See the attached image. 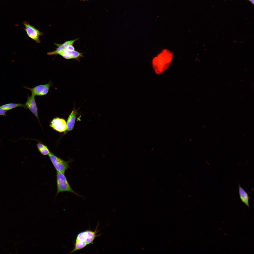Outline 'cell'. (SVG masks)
<instances>
[{
	"mask_svg": "<svg viewBox=\"0 0 254 254\" xmlns=\"http://www.w3.org/2000/svg\"><path fill=\"white\" fill-rule=\"evenodd\" d=\"M172 54L167 50H163L153 60L152 64L156 73L159 74L169 67L172 61Z\"/></svg>",
	"mask_w": 254,
	"mask_h": 254,
	"instance_id": "cell-1",
	"label": "cell"
},
{
	"mask_svg": "<svg viewBox=\"0 0 254 254\" xmlns=\"http://www.w3.org/2000/svg\"><path fill=\"white\" fill-rule=\"evenodd\" d=\"M56 184L57 190L56 195L61 192H68L81 196L72 189L64 173L57 172Z\"/></svg>",
	"mask_w": 254,
	"mask_h": 254,
	"instance_id": "cell-2",
	"label": "cell"
},
{
	"mask_svg": "<svg viewBox=\"0 0 254 254\" xmlns=\"http://www.w3.org/2000/svg\"><path fill=\"white\" fill-rule=\"evenodd\" d=\"M48 155L57 172L64 173L66 170L70 168L69 165L70 161H65L50 151Z\"/></svg>",
	"mask_w": 254,
	"mask_h": 254,
	"instance_id": "cell-3",
	"label": "cell"
},
{
	"mask_svg": "<svg viewBox=\"0 0 254 254\" xmlns=\"http://www.w3.org/2000/svg\"><path fill=\"white\" fill-rule=\"evenodd\" d=\"M22 23L25 27V28L23 29L26 31L28 36L37 43H40L41 41L39 37L43 35V33L30 25L28 22L24 21Z\"/></svg>",
	"mask_w": 254,
	"mask_h": 254,
	"instance_id": "cell-4",
	"label": "cell"
},
{
	"mask_svg": "<svg viewBox=\"0 0 254 254\" xmlns=\"http://www.w3.org/2000/svg\"><path fill=\"white\" fill-rule=\"evenodd\" d=\"M52 83L50 81L47 84L38 85L33 88H30L24 86L25 88L29 89L32 93V95L36 96H41L46 95L49 92Z\"/></svg>",
	"mask_w": 254,
	"mask_h": 254,
	"instance_id": "cell-5",
	"label": "cell"
},
{
	"mask_svg": "<svg viewBox=\"0 0 254 254\" xmlns=\"http://www.w3.org/2000/svg\"><path fill=\"white\" fill-rule=\"evenodd\" d=\"M49 125L53 130L60 132H64L67 130L65 120L58 117L54 118L50 122Z\"/></svg>",
	"mask_w": 254,
	"mask_h": 254,
	"instance_id": "cell-6",
	"label": "cell"
},
{
	"mask_svg": "<svg viewBox=\"0 0 254 254\" xmlns=\"http://www.w3.org/2000/svg\"><path fill=\"white\" fill-rule=\"evenodd\" d=\"M27 100L25 104L27 109L28 108L39 120L38 114V109L35 101V96L28 95Z\"/></svg>",
	"mask_w": 254,
	"mask_h": 254,
	"instance_id": "cell-7",
	"label": "cell"
},
{
	"mask_svg": "<svg viewBox=\"0 0 254 254\" xmlns=\"http://www.w3.org/2000/svg\"><path fill=\"white\" fill-rule=\"evenodd\" d=\"M78 39V38H77L74 40L68 41L62 44L55 43L54 44L58 47L57 48L55 51L48 52L47 54L50 55L59 54L60 52L65 49L69 46L73 45Z\"/></svg>",
	"mask_w": 254,
	"mask_h": 254,
	"instance_id": "cell-8",
	"label": "cell"
},
{
	"mask_svg": "<svg viewBox=\"0 0 254 254\" xmlns=\"http://www.w3.org/2000/svg\"><path fill=\"white\" fill-rule=\"evenodd\" d=\"M77 113V110L75 109L74 107L71 113L68 116L66 123L68 131H71L73 128Z\"/></svg>",
	"mask_w": 254,
	"mask_h": 254,
	"instance_id": "cell-9",
	"label": "cell"
},
{
	"mask_svg": "<svg viewBox=\"0 0 254 254\" xmlns=\"http://www.w3.org/2000/svg\"><path fill=\"white\" fill-rule=\"evenodd\" d=\"M238 189L239 197L241 201L250 208L249 202L250 197L249 194L239 184L238 185Z\"/></svg>",
	"mask_w": 254,
	"mask_h": 254,
	"instance_id": "cell-10",
	"label": "cell"
},
{
	"mask_svg": "<svg viewBox=\"0 0 254 254\" xmlns=\"http://www.w3.org/2000/svg\"><path fill=\"white\" fill-rule=\"evenodd\" d=\"M97 227L96 230L95 231H92L91 230H87V237L85 242L87 245L93 243V242L95 238L99 236V235L96 234L98 232L97 231Z\"/></svg>",
	"mask_w": 254,
	"mask_h": 254,
	"instance_id": "cell-11",
	"label": "cell"
},
{
	"mask_svg": "<svg viewBox=\"0 0 254 254\" xmlns=\"http://www.w3.org/2000/svg\"><path fill=\"white\" fill-rule=\"evenodd\" d=\"M20 107H23L27 109L25 104H22L20 103H7L2 105L0 107V108L7 111Z\"/></svg>",
	"mask_w": 254,
	"mask_h": 254,
	"instance_id": "cell-12",
	"label": "cell"
},
{
	"mask_svg": "<svg viewBox=\"0 0 254 254\" xmlns=\"http://www.w3.org/2000/svg\"><path fill=\"white\" fill-rule=\"evenodd\" d=\"M37 147L40 152L44 155H48L50 151L47 147L43 144L38 143L36 144Z\"/></svg>",
	"mask_w": 254,
	"mask_h": 254,
	"instance_id": "cell-13",
	"label": "cell"
},
{
	"mask_svg": "<svg viewBox=\"0 0 254 254\" xmlns=\"http://www.w3.org/2000/svg\"><path fill=\"white\" fill-rule=\"evenodd\" d=\"M64 52L68 54L70 56L71 59H75L78 60L80 58L83 57L82 53L75 50L73 51H69L66 49L63 51Z\"/></svg>",
	"mask_w": 254,
	"mask_h": 254,
	"instance_id": "cell-14",
	"label": "cell"
},
{
	"mask_svg": "<svg viewBox=\"0 0 254 254\" xmlns=\"http://www.w3.org/2000/svg\"><path fill=\"white\" fill-rule=\"evenodd\" d=\"M87 234V230L80 233L77 235L75 242L86 243L85 240Z\"/></svg>",
	"mask_w": 254,
	"mask_h": 254,
	"instance_id": "cell-15",
	"label": "cell"
},
{
	"mask_svg": "<svg viewBox=\"0 0 254 254\" xmlns=\"http://www.w3.org/2000/svg\"><path fill=\"white\" fill-rule=\"evenodd\" d=\"M59 54L62 56L65 59H71L70 56L68 54L63 51L60 52Z\"/></svg>",
	"mask_w": 254,
	"mask_h": 254,
	"instance_id": "cell-16",
	"label": "cell"
},
{
	"mask_svg": "<svg viewBox=\"0 0 254 254\" xmlns=\"http://www.w3.org/2000/svg\"><path fill=\"white\" fill-rule=\"evenodd\" d=\"M65 49L69 51H71L75 50V49L73 45H71L68 46Z\"/></svg>",
	"mask_w": 254,
	"mask_h": 254,
	"instance_id": "cell-17",
	"label": "cell"
},
{
	"mask_svg": "<svg viewBox=\"0 0 254 254\" xmlns=\"http://www.w3.org/2000/svg\"><path fill=\"white\" fill-rule=\"evenodd\" d=\"M6 111L0 108V115L6 116Z\"/></svg>",
	"mask_w": 254,
	"mask_h": 254,
	"instance_id": "cell-18",
	"label": "cell"
},
{
	"mask_svg": "<svg viewBox=\"0 0 254 254\" xmlns=\"http://www.w3.org/2000/svg\"><path fill=\"white\" fill-rule=\"evenodd\" d=\"M253 4H254V0H247Z\"/></svg>",
	"mask_w": 254,
	"mask_h": 254,
	"instance_id": "cell-19",
	"label": "cell"
},
{
	"mask_svg": "<svg viewBox=\"0 0 254 254\" xmlns=\"http://www.w3.org/2000/svg\"></svg>",
	"mask_w": 254,
	"mask_h": 254,
	"instance_id": "cell-20",
	"label": "cell"
}]
</instances>
